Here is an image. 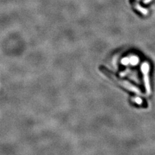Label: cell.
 Listing matches in <instances>:
<instances>
[{
  "label": "cell",
  "mask_w": 155,
  "mask_h": 155,
  "mask_svg": "<svg viewBox=\"0 0 155 155\" xmlns=\"http://www.w3.org/2000/svg\"><path fill=\"white\" fill-rule=\"evenodd\" d=\"M100 70L101 72H103V73H104L105 75L109 76L111 80H113L115 82H117L118 84L123 86L124 87H125V89H127L130 91H133V92H134V93H137L138 94H141V91H140V89H139L138 87L133 85V84H130V82H129L127 80L119 79L118 78L116 77L114 74L111 73L105 67H100Z\"/></svg>",
  "instance_id": "1"
},
{
  "label": "cell",
  "mask_w": 155,
  "mask_h": 155,
  "mask_svg": "<svg viewBox=\"0 0 155 155\" xmlns=\"http://www.w3.org/2000/svg\"><path fill=\"white\" fill-rule=\"evenodd\" d=\"M141 71L143 75V81L144 85L145 87V89L147 95H149L151 93V85L149 83V65L148 63L144 62L141 65Z\"/></svg>",
  "instance_id": "2"
},
{
  "label": "cell",
  "mask_w": 155,
  "mask_h": 155,
  "mask_svg": "<svg viewBox=\"0 0 155 155\" xmlns=\"http://www.w3.org/2000/svg\"><path fill=\"white\" fill-rule=\"evenodd\" d=\"M134 100H135L136 102H137L138 104H141L142 102V100L140 99V98H135Z\"/></svg>",
  "instance_id": "3"
}]
</instances>
